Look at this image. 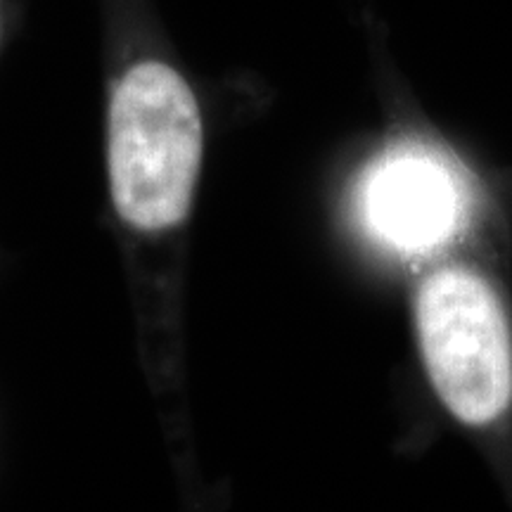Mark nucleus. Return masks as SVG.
<instances>
[{
	"label": "nucleus",
	"instance_id": "1",
	"mask_svg": "<svg viewBox=\"0 0 512 512\" xmlns=\"http://www.w3.org/2000/svg\"><path fill=\"white\" fill-rule=\"evenodd\" d=\"M202 114L174 67L138 62L110 102V188L128 226L159 233L188 216L202 164Z\"/></svg>",
	"mask_w": 512,
	"mask_h": 512
},
{
	"label": "nucleus",
	"instance_id": "3",
	"mask_svg": "<svg viewBox=\"0 0 512 512\" xmlns=\"http://www.w3.org/2000/svg\"><path fill=\"white\" fill-rule=\"evenodd\" d=\"M467 192L451 164L430 147L396 145L377 157L361 183L370 233L406 254L451 240L465 219Z\"/></svg>",
	"mask_w": 512,
	"mask_h": 512
},
{
	"label": "nucleus",
	"instance_id": "2",
	"mask_svg": "<svg viewBox=\"0 0 512 512\" xmlns=\"http://www.w3.org/2000/svg\"><path fill=\"white\" fill-rule=\"evenodd\" d=\"M420 354L439 399L463 425L484 427L512 401V344L494 287L463 266L439 268L415 297Z\"/></svg>",
	"mask_w": 512,
	"mask_h": 512
}]
</instances>
